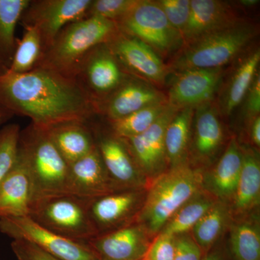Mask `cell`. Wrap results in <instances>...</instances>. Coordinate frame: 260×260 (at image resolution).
<instances>
[{"mask_svg": "<svg viewBox=\"0 0 260 260\" xmlns=\"http://www.w3.org/2000/svg\"><path fill=\"white\" fill-rule=\"evenodd\" d=\"M215 100L194 109L188 162L203 171L212 167L227 145L226 132Z\"/></svg>", "mask_w": 260, "mask_h": 260, "instance_id": "obj_9", "label": "cell"}, {"mask_svg": "<svg viewBox=\"0 0 260 260\" xmlns=\"http://www.w3.org/2000/svg\"><path fill=\"white\" fill-rule=\"evenodd\" d=\"M116 24L120 31L145 43L162 59H171L184 47L182 37L169 23L157 1L137 0Z\"/></svg>", "mask_w": 260, "mask_h": 260, "instance_id": "obj_7", "label": "cell"}, {"mask_svg": "<svg viewBox=\"0 0 260 260\" xmlns=\"http://www.w3.org/2000/svg\"><path fill=\"white\" fill-rule=\"evenodd\" d=\"M0 107L44 129L68 121L87 123L97 114L74 78L41 68L22 74L1 73Z\"/></svg>", "mask_w": 260, "mask_h": 260, "instance_id": "obj_1", "label": "cell"}, {"mask_svg": "<svg viewBox=\"0 0 260 260\" xmlns=\"http://www.w3.org/2000/svg\"><path fill=\"white\" fill-rule=\"evenodd\" d=\"M176 250L174 260H202L204 252L191 237L190 232L174 236Z\"/></svg>", "mask_w": 260, "mask_h": 260, "instance_id": "obj_37", "label": "cell"}, {"mask_svg": "<svg viewBox=\"0 0 260 260\" xmlns=\"http://www.w3.org/2000/svg\"><path fill=\"white\" fill-rule=\"evenodd\" d=\"M164 102H167V95L159 88L129 75L119 88L97 104L96 112L107 120H114Z\"/></svg>", "mask_w": 260, "mask_h": 260, "instance_id": "obj_18", "label": "cell"}, {"mask_svg": "<svg viewBox=\"0 0 260 260\" xmlns=\"http://www.w3.org/2000/svg\"><path fill=\"white\" fill-rule=\"evenodd\" d=\"M128 76L107 43L90 51L72 75L94 103L95 109L97 104L119 88Z\"/></svg>", "mask_w": 260, "mask_h": 260, "instance_id": "obj_8", "label": "cell"}, {"mask_svg": "<svg viewBox=\"0 0 260 260\" xmlns=\"http://www.w3.org/2000/svg\"><path fill=\"white\" fill-rule=\"evenodd\" d=\"M259 2L258 0H241L239 3L244 8H252L257 5Z\"/></svg>", "mask_w": 260, "mask_h": 260, "instance_id": "obj_43", "label": "cell"}, {"mask_svg": "<svg viewBox=\"0 0 260 260\" xmlns=\"http://www.w3.org/2000/svg\"><path fill=\"white\" fill-rule=\"evenodd\" d=\"M194 109H179L166 129L165 149L169 169L188 162Z\"/></svg>", "mask_w": 260, "mask_h": 260, "instance_id": "obj_27", "label": "cell"}, {"mask_svg": "<svg viewBox=\"0 0 260 260\" xmlns=\"http://www.w3.org/2000/svg\"><path fill=\"white\" fill-rule=\"evenodd\" d=\"M13 116L11 113L0 107V126L8 122Z\"/></svg>", "mask_w": 260, "mask_h": 260, "instance_id": "obj_42", "label": "cell"}, {"mask_svg": "<svg viewBox=\"0 0 260 260\" xmlns=\"http://www.w3.org/2000/svg\"><path fill=\"white\" fill-rule=\"evenodd\" d=\"M202 260H229V259L223 248H217L215 246L211 250L205 253Z\"/></svg>", "mask_w": 260, "mask_h": 260, "instance_id": "obj_41", "label": "cell"}, {"mask_svg": "<svg viewBox=\"0 0 260 260\" xmlns=\"http://www.w3.org/2000/svg\"><path fill=\"white\" fill-rule=\"evenodd\" d=\"M242 170L231 209L234 218L256 211L260 203V160L255 148L242 145Z\"/></svg>", "mask_w": 260, "mask_h": 260, "instance_id": "obj_24", "label": "cell"}, {"mask_svg": "<svg viewBox=\"0 0 260 260\" xmlns=\"http://www.w3.org/2000/svg\"><path fill=\"white\" fill-rule=\"evenodd\" d=\"M145 194L146 189H125L90 200L89 213L98 235L136 222Z\"/></svg>", "mask_w": 260, "mask_h": 260, "instance_id": "obj_14", "label": "cell"}, {"mask_svg": "<svg viewBox=\"0 0 260 260\" xmlns=\"http://www.w3.org/2000/svg\"><path fill=\"white\" fill-rule=\"evenodd\" d=\"M225 70L192 69L175 73L167 95L169 105L177 109L195 108L215 100L221 87Z\"/></svg>", "mask_w": 260, "mask_h": 260, "instance_id": "obj_13", "label": "cell"}, {"mask_svg": "<svg viewBox=\"0 0 260 260\" xmlns=\"http://www.w3.org/2000/svg\"><path fill=\"white\" fill-rule=\"evenodd\" d=\"M18 150L31 179L32 203L68 194L69 165L51 141L47 129L30 123L20 132Z\"/></svg>", "mask_w": 260, "mask_h": 260, "instance_id": "obj_5", "label": "cell"}, {"mask_svg": "<svg viewBox=\"0 0 260 260\" xmlns=\"http://www.w3.org/2000/svg\"><path fill=\"white\" fill-rule=\"evenodd\" d=\"M137 0H92L87 17H99L117 23L132 9Z\"/></svg>", "mask_w": 260, "mask_h": 260, "instance_id": "obj_34", "label": "cell"}, {"mask_svg": "<svg viewBox=\"0 0 260 260\" xmlns=\"http://www.w3.org/2000/svg\"><path fill=\"white\" fill-rule=\"evenodd\" d=\"M92 0H30L20 22L37 29L43 52L67 25L87 18ZM43 54V53H42Z\"/></svg>", "mask_w": 260, "mask_h": 260, "instance_id": "obj_10", "label": "cell"}, {"mask_svg": "<svg viewBox=\"0 0 260 260\" xmlns=\"http://www.w3.org/2000/svg\"><path fill=\"white\" fill-rule=\"evenodd\" d=\"M169 106L167 102H160L143 108L120 119L108 120L111 132L123 139L143 134L158 120Z\"/></svg>", "mask_w": 260, "mask_h": 260, "instance_id": "obj_31", "label": "cell"}, {"mask_svg": "<svg viewBox=\"0 0 260 260\" xmlns=\"http://www.w3.org/2000/svg\"><path fill=\"white\" fill-rule=\"evenodd\" d=\"M244 116L246 123L259 116L260 76L258 72L244 99Z\"/></svg>", "mask_w": 260, "mask_h": 260, "instance_id": "obj_39", "label": "cell"}, {"mask_svg": "<svg viewBox=\"0 0 260 260\" xmlns=\"http://www.w3.org/2000/svg\"><path fill=\"white\" fill-rule=\"evenodd\" d=\"M107 45L126 74L158 88L167 83V64L145 43L119 30Z\"/></svg>", "mask_w": 260, "mask_h": 260, "instance_id": "obj_12", "label": "cell"}, {"mask_svg": "<svg viewBox=\"0 0 260 260\" xmlns=\"http://www.w3.org/2000/svg\"><path fill=\"white\" fill-rule=\"evenodd\" d=\"M0 74H1V73H0Z\"/></svg>", "mask_w": 260, "mask_h": 260, "instance_id": "obj_44", "label": "cell"}, {"mask_svg": "<svg viewBox=\"0 0 260 260\" xmlns=\"http://www.w3.org/2000/svg\"><path fill=\"white\" fill-rule=\"evenodd\" d=\"M217 201L208 191L200 189L174 213L160 233L177 236L190 232Z\"/></svg>", "mask_w": 260, "mask_h": 260, "instance_id": "obj_30", "label": "cell"}, {"mask_svg": "<svg viewBox=\"0 0 260 260\" xmlns=\"http://www.w3.org/2000/svg\"><path fill=\"white\" fill-rule=\"evenodd\" d=\"M32 200L31 179L20 152L0 184V218L28 216Z\"/></svg>", "mask_w": 260, "mask_h": 260, "instance_id": "obj_22", "label": "cell"}, {"mask_svg": "<svg viewBox=\"0 0 260 260\" xmlns=\"http://www.w3.org/2000/svg\"><path fill=\"white\" fill-rule=\"evenodd\" d=\"M203 172L186 162L150 181L136 223L144 227L150 237H156L174 213L203 189Z\"/></svg>", "mask_w": 260, "mask_h": 260, "instance_id": "obj_2", "label": "cell"}, {"mask_svg": "<svg viewBox=\"0 0 260 260\" xmlns=\"http://www.w3.org/2000/svg\"><path fill=\"white\" fill-rule=\"evenodd\" d=\"M0 232L13 240L31 242L61 260H99L85 242L57 235L29 216L0 218Z\"/></svg>", "mask_w": 260, "mask_h": 260, "instance_id": "obj_11", "label": "cell"}, {"mask_svg": "<svg viewBox=\"0 0 260 260\" xmlns=\"http://www.w3.org/2000/svg\"><path fill=\"white\" fill-rule=\"evenodd\" d=\"M94 138L108 174L118 191L148 187L150 182L137 165L124 140L112 132L98 133Z\"/></svg>", "mask_w": 260, "mask_h": 260, "instance_id": "obj_16", "label": "cell"}, {"mask_svg": "<svg viewBox=\"0 0 260 260\" xmlns=\"http://www.w3.org/2000/svg\"><path fill=\"white\" fill-rule=\"evenodd\" d=\"M219 90L217 104L222 116L229 117L244 102L260 62L259 48L246 51Z\"/></svg>", "mask_w": 260, "mask_h": 260, "instance_id": "obj_23", "label": "cell"}, {"mask_svg": "<svg viewBox=\"0 0 260 260\" xmlns=\"http://www.w3.org/2000/svg\"><path fill=\"white\" fill-rule=\"evenodd\" d=\"M23 37L17 41L16 48L9 69L10 73L22 74L37 67L43 53L40 34L32 27H24Z\"/></svg>", "mask_w": 260, "mask_h": 260, "instance_id": "obj_32", "label": "cell"}, {"mask_svg": "<svg viewBox=\"0 0 260 260\" xmlns=\"http://www.w3.org/2000/svg\"><path fill=\"white\" fill-rule=\"evenodd\" d=\"M234 216L229 203L218 201L190 231L204 254L211 250L229 231Z\"/></svg>", "mask_w": 260, "mask_h": 260, "instance_id": "obj_28", "label": "cell"}, {"mask_svg": "<svg viewBox=\"0 0 260 260\" xmlns=\"http://www.w3.org/2000/svg\"><path fill=\"white\" fill-rule=\"evenodd\" d=\"M247 133L251 144L256 150L260 147V116H257L246 122Z\"/></svg>", "mask_w": 260, "mask_h": 260, "instance_id": "obj_40", "label": "cell"}, {"mask_svg": "<svg viewBox=\"0 0 260 260\" xmlns=\"http://www.w3.org/2000/svg\"><path fill=\"white\" fill-rule=\"evenodd\" d=\"M153 239L135 222L85 243L99 260H143Z\"/></svg>", "mask_w": 260, "mask_h": 260, "instance_id": "obj_17", "label": "cell"}, {"mask_svg": "<svg viewBox=\"0 0 260 260\" xmlns=\"http://www.w3.org/2000/svg\"><path fill=\"white\" fill-rule=\"evenodd\" d=\"M229 231L232 260H260V220L257 210L234 218Z\"/></svg>", "mask_w": 260, "mask_h": 260, "instance_id": "obj_26", "label": "cell"}, {"mask_svg": "<svg viewBox=\"0 0 260 260\" xmlns=\"http://www.w3.org/2000/svg\"><path fill=\"white\" fill-rule=\"evenodd\" d=\"M87 123L68 121L47 129L48 135L68 165L85 156L95 147Z\"/></svg>", "mask_w": 260, "mask_h": 260, "instance_id": "obj_25", "label": "cell"}, {"mask_svg": "<svg viewBox=\"0 0 260 260\" xmlns=\"http://www.w3.org/2000/svg\"><path fill=\"white\" fill-rule=\"evenodd\" d=\"M175 250V237L160 233L153 238L143 260H174Z\"/></svg>", "mask_w": 260, "mask_h": 260, "instance_id": "obj_36", "label": "cell"}, {"mask_svg": "<svg viewBox=\"0 0 260 260\" xmlns=\"http://www.w3.org/2000/svg\"><path fill=\"white\" fill-rule=\"evenodd\" d=\"M119 32L117 24L99 17H87L70 23L43 52L36 68L72 78L75 68L90 51L110 42Z\"/></svg>", "mask_w": 260, "mask_h": 260, "instance_id": "obj_4", "label": "cell"}, {"mask_svg": "<svg viewBox=\"0 0 260 260\" xmlns=\"http://www.w3.org/2000/svg\"><path fill=\"white\" fill-rule=\"evenodd\" d=\"M20 132L18 124H7L0 130V184L18 157Z\"/></svg>", "mask_w": 260, "mask_h": 260, "instance_id": "obj_33", "label": "cell"}, {"mask_svg": "<svg viewBox=\"0 0 260 260\" xmlns=\"http://www.w3.org/2000/svg\"><path fill=\"white\" fill-rule=\"evenodd\" d=\"M116 191L96 145L90 153L69 165L68 194L91 200Z\"/></svg>", "mask_w": 260, "mask_h": 260, "instance_id": "obj_19", "label": "cell"}, {"mask_svg": "<svg viewBox=\"0 0 260 260\" xmlns=\"http://www.w3.org/2000/svg\"><path fill=\"white\" fill-rule=\"evenodd\" d=\"M242 145L232 136L216 162L203 172L202 187L219 201L232 203L242 170Z\"/></svg>", "mask_w": 260, "mask_h": 260, "instance_id": "obj_20", "label": "cell"}, {"mask_svg": "<svg viewBox=\"0 0 260 260\" xmlns=\"http://www.w3.org/2000/svg\"><path fill=\"white\" fill-rule=\"evenodd\" d=\"M30 0H0V73L9 69L16 48L15 29Z\"/></svg>", "mask_w": 260, "mask_h": 260, "instance_id": "obj_29", "label": "cell"}, {"mask_svg": "<svg viewBox=\"0 0 260 260\" xmlns=\"http://www.w3.org/2000/svg\"><path fill=\"white\" fill-rule=\"evenodd\" d=\"M90 201L71 194L44 198L32 203L28 216L57 235L85 242L98 235L89 213Z\"/></svg>", "mask_w": 260, "mask_h": 260, "instance_id": "obj_6", "label": "cell"}, {"mask_svg": "<svg viewBox=\"0 0 260 260\" xmlns=\"http://www.w3.org/2000/svg\"><path fill=\"white\" fill-rule=\"evenodd\" d=\"M245 20L229 2L191 0L190 15L183 40L184 46L212 32Z\"/></svg>", "mask_w": 260, "mask_h": 260, "instance_id": "obj_21", "label": "cell"}, {"mask_svg": "<svg viewBox=\"0 0 260 260\" xmlns=\"http://www.w3.org/2000/svg\"><path fill=\"white\" fill-rule=\"evenodd\" d=\"M178 110L169 105L158 120L143 134L121 138L149 182L169 169L164 138L168 124Z\"/></svg>", "mask_w": 260, "mask_h": 260, "instance_id": "obj_15", "label": "cell"}, {"mask_svg": "<svg viewBox=\"0 0 260 260\" xmlns=\"http://www.w3.org/2000/svg\"><path fill=\"white\" fill-rule=\"evenodd\" d=\"M11 249L18 260H61L36 244L22 239L13 240Z\"/></svg>", "mask_w": 260, "mask_h": 260, "instance_id": "obj_38", "label": "cell"}, {"mask_svg": "<svg viewBox=\"0 0 260 260\" xmlns=\"http://www.w3.org/2000/svg\"><path fill=\"white\" fill-rule=\"evenodd\" d=\"M157 3L169 23L183 38L190 15L191 0H157Z\"/></svg>", "mask_w": 260, "mask_h": 260, "instance_id": "obj_35", "label": "cell"}, {"mask_svg": "<svg viewBox=\"0 0 260 260\" xmlns=\"http://www.w3.org/2000/svg\"><path fill=\"white\" fill-rule=\"evenodd\" d=\"M257 34V27L245 20L200 38L169 59V75L187 70L224 68L246 52Z\"/></svg>", "mask_w": 260, "mask_h": 260, "instance_id": "obj_3", "label": "cell"}]
</instances>
